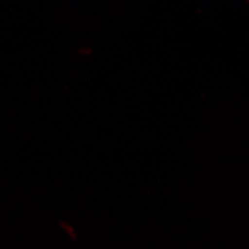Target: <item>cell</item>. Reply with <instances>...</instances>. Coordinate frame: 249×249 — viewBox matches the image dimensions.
<instances>
[{"label":"cell","mask_w":249,"mask_h":249,"mask_svg":"<svg viewBox=\"0 0 249 249\" xmlns=\"http://www.w3.org/2000/svg\"><path fill=\"white\" fill-rule=\"evenodd\" d=\"M248 2H249V0H248Z\"/></svg>","instance_id":"cell-1"}]
</instances>
